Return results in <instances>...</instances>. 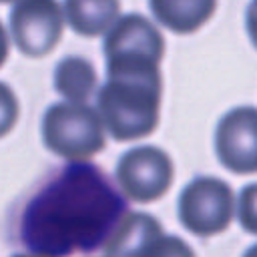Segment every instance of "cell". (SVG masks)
<instances>
[{
	"instance_id": "cell-1",
	"label": "cell",
	"mask_w": 257,
	"mask_h": 257,
	"mask_svg": "<svg viewBox=\"0 0 257 257\" xmlns=\"http://www.w3.org/2000/svg\"><path fill=\"white\" fill-rule=\"evenodd\" d=\"M126 213V201L100 167L70 161L26 201L18 239L34 255L92 253L104 247Z\"/></svg>"
},
{
	"instance_id": "cell-2",
	"label": "cell",
	"mask_w": 257,
	"mask_h": 257,
	"mask_svg": "<svg viewBox=\"0 0 257 257\" xmlns=\"http://www.w3.org/2000/svg\"><path fill=\"white\" fill-rule=\"evenodd\" d=\"M161 92L159 66L106 70V82L96 92V108L112 139L135 141L151 135L159 124Z\"/></svg>"
},
{
	"instance_id": "cell-3",
	"label": "cell",
	"mask_w": 257,
	"mask_h": 257,
	"mask_svg": "<svg viewBox=\"0 0 257 257\" xmlns=\"http://www.w3.org/2000/svg\"><path fill=\"white\" fill-rule=\"evenodd\" d=\"M102 116L86 102H56L42 118L44 145L62 159L86 161L104 149Z\"/></svg>"
},
{
	"instance_id": "cell-4",
	"label": "cell",
	"mask_w": 257,
	"mask_h": 257,
	"mask_svg": "<svg viewBox=\"0 0 257 257\" xmlns=\"http://www.w3.org/2000/svg\"><path fill=\"white\" fill-rule=\"evenodd\" d=\"M177 213L181 225L199 237L221 233L233 219V191L217 177H197L181 191Z\"/></svg>"
},
{
	"instance_id": "cell-5",
	"label": "cell",
	"mask_w": 257,
	"mask_h": 257,
	"mask_svg": "<svg viewBox=\"0 0 257 257\" xmlns=\"http://www.w3.org/2000/svg\"><path fill=\"white\" fill-rule=\"evenodd\" d=\"M114 177L131 201L149 203L169 191L173 183V161L157 147H135L118 159Z\"/></svg>"
},
{
	"instance_id": "cell-6",
	"label": "cell",
	"mask_w": 257,
	"mask_h": 257,
	"mask_svg": "<svg viewBox=\"0 0 257 257\" xmlns=\"http://www.w3.org/2000/svg\"><path fill=\"white\" fill-rule=\"evenodd\" d=\"M64 8L56 0H16L10 10V34L26 56H44L60 40Z\"/></svg>"
},
{
	"instance_id": "cell-7",
	"label": "cell",
	"mask_w": 257,
	"mask_h": 257,
	"mask_svg": "<svg viewBox=\"0 0 257 257\" xmlns=\"http://www.w3.org/2000/svg\"><path fill=\"white\" fill-rule=\"evenodd\" d=\"M215 153L233 173H257V108L237 106L225 112L215 131Z\"/></svg>"
},
{
	"instance_id": "cell-8",
	"label": "cell",
	"mask_w": 257,
	"mask_h": 257,
	"mask_svg": "<svg viewBox=\"0 0 257 257\" xmlns=\"http://www.w3.org/2000/svg\"><path fill=\"white\" fill-rule=\"evenodd\" d=\"M104 58L108 56H151L161 60L165 40L157 26L141 14L120 16L104 36Z\"/></svg>"
},
{
	"instance_id": "cell-9",
	"label": "cell",
	"mask_w": 257,
	"mask_h": 257,
	"mask_svg": "<svg viewBox=\"0 0 257 257\" xmlns=\"http://www.w3.org/2000/svg\"><path fill=\"white\" fill-rule=\"evenodd\" d=\"M169 241L173 239L165 237L153 215L128 211L102 249L106 255H157L165 251L163 245Z\"/></svg>"
},
{
	"instance_id": "cell-10",
	"label": "cell",
	"mask_w": 257,
	"mask_h": 257,
	"mask_svg": "<svg viewBox=\"0 0 257 257\" xmlns=\"http://www.w3.org/2000/svg\"><path fill=\"white\" fill-rule=\"evenodd\" d=\"M155 18L173 32L199 30L215 12L217 0H149Z\"/></svg>"
},
{
	"instance_id": "cell-11",
	"label": "cell",
	"mask_w": 257,
	"mask_h": 257,
	"mask_svg": "<svg viewBox=\"0 0 257 257\" xmlns=\"http://www.w3.org/2000/svg\"><path fill=\"white\" fill-rule=\"evenodd\" d=\"M64 16L70 28L82 36H98L118 20V0H64Z\"/></svg>"
},
{
	"instance_id": "cell-12",
	"label": "cell",
	"mask_w": 257,
	"mask_h": 257,
	"mask_svg": "<svg viewBox=\"0 0 257 257\" xmlns=\"http://www.w3.org/2000/svg\"><path fill=\"white\" fill-rule=\"evenodd\" d=\"M54 88L72 102H86L96 90V70L90 60L66 56L54 68Z\"/></svg>"
},
{
	"instance_id": "cell-13",
	"label": "cell",
	"mask_w": 257,
	"mask_h": 257,
	"mask_svg": "<svg viewBox=\"0 0 257 257\" xmlns=\"http://www.w3.org/2000/svg\"><path fill=\"white\" fill-rule=\"evenodd\" d=\"M237 217L247 233L257 235V183L241 189L237 203Z\"/></svg>"
},
{
	"instance_id": "cell-14",
	"label": "cell",
	"mask_w": 257,
	"mask_h": 257,
	"mask_svg": "<svg viewBox=\"0 0 257 257\" xmlns=\"http://www.w3.org/2000/svg\"><path fill=\"white\" fill-rule=\"evenodd\" d=\"M245 26H247V32H249V38H251L253 46L257 48V0H251V4L247 8Z\"/></svg>"
},
{
	"instance_id": "cell-15",
	"label": "cell",
	"mask_w": 257,
	"mask_h": 257,
	"mask_svg": "<svg viewBox=\"0 0 257 257\" xmlns=\"http://www.w3.org/2000/svg\"><path fill=\"white\" fill-rule=\"evenodd\" d=\"M4 122H2V126H4V131H8L10 128V120L16 116V104L12 102V94H10V90H8V86H4Z\"/></svg>"
},
{
	"instance_id": "cell-16",
	"label": "cell",
	"mask_w": 257,
	"mask_h": 257,
	"mask_svg": "<svg viewBox=\"0 0 257 257\" xmlns=\"http://www.w3.org/2000/svg\"><path fill=\"white\" fill-rule=\"evenodd\" d=\"M2 2H12V0H2Z\"/></svg>"
}]
</instances>
